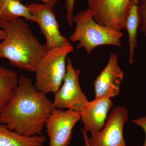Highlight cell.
Instances as JSON below:
<instances>
[{"instance_id":"1","label":"cell","mask_w":146,"mask_h":146,"mask_svg":"<svg viewBox=\"0 0 146 146\" xmlns=\"http://www.w3.org/2000/svg\"><path fill=\"white\" fill-rule=\"evenodd\" d=\"M54 108L46 94L36 89L29 78L22 75L12 97L0 113V122L22 136L42 135Z\"/></svg>"},{"instance_id":"2","label":"cell","mask_w":146,"mask_h":146,"mask_svg":"<svg viewBox=\"0 0 146 146\" xmlns=\"http://www.w3.org/2000/svg\"><path fill=\"white\" fill-rule=\"evenodd\" d=\"M6 36L0 42V58L21 70L35 72L39 60L47 52L24 20L0 22Z\"/></svg>"},{"instance_id":"3","label":"cell","mask_w":146,"mask_h":146,"mask_svg":"<svg viewBox=\"0 0 146 146\" xmlns=\"http://www.w3.org/2000/svg\"><path fill=\"white\" fill-rule=\"evenodd\" d=\"M73 21L76 27L70 36V40L72 42H79L77 48H83L88 54H91L95 48L99 46H121L123 33L97 23L88 7L74 16Z\"/></svg>"},{"instance_id":"4","label":"cell","mask_w":146,"mask_h":146,"mask_svg":"<svg viewBox=\"0 0 146 146\" xmlns=\"http://www.w3.org/2000/svg\"><path fill=\"white\" fill-rule=\"evenodd\" d=\"M74 51L72 45L47 51L39 60L35 72V86L46 95L57 93L66 72L68 55Z\"/></svg>"},{"instance_id":"5","label":"cell","mask_w":146,"mask_h":146,"mask_svg":"<svg viewBox=\"0 0 146 146\" xmlns=\"http://www.w3.org/2000/svg\"><path fill=\"white\" fill-rule=\"evenodd\" d=\"M128 120V112L125 107H115L108 117L103 129L91 133V138L82 128L84 146H126L123 131Z\"/></svg>"},{"instance_id":"6","label":"cell","mask_w":146,"mask_h":146,"mask_svg":"<svg viewBox=\"0 0 146 146\" xmlns=\"http://www.w3.org/2000/svg\"><path fill=\"white\" fill-rule=\"evenodd\" d=\"M67 68L63 84L55 94L52 102L54 108L69 110L80 112L89 103L85 94L80 85L79 69L73 67L70 58L67 59Z\"/></svg>"},{"instance_id":"7","label":"cell","mask_w":146,"mask_h":146,"mask_svg":"<svg viewBox=\"0 0 146 146\" xmlns=\"http://www.w3.org/2000/svg\"><path fill=\"white\" fill-rule=\"evenodd\" d=\"M94 20L100 25L121 31L133 0H87Z\"/></svg>"},{"instance_id":"8","label":"cell","mask_w":146,"mask_h":146,"mask_svg":"<svg viewBox=\"0 0 146 146\" xmlns=\"http://www.w3.org/2000/svg\"><path fill=\"white\" fill-rule=\"evenodd\" d=\"M35 22L39 25L46 40L47 51L71 46L67 38L60 34L56 16L52 8L44 4L27 5Z\"/></svg>"},{"instance_id":"9","label":"cell","mask_w":146,"mask_h":146,"mask_svg":"<svg viewBox=\"0 0 146 146\" xmlns=\"http://www.w3.org/2000/svg\"><path fill=\"white\" fill-rule=\"evenodd\" d=\"M80 112L54 108L46 121L49 146H68L73 128L80 120Z\"/></svg>"},{"instance_id":"10","label":"cell","mask_w":146,"mask_h":146,"mask_svg":"<svg viewBox=\"0 0 146 146\" xmlns=\"http://www.w3.org/2000/svg\"><path fill=\"white\" fill-rule=\"evenodd\" d=\"M123 77L124 72L119 66L117 55L112 52L107 65L94 82L95 99L110 98L117 96Z\"/></svg>"},{"instance_id":"11","label":"cell","mask_w":146,"mask_h":146,"mask_svg":"<svg viewBox=\"0 0 146 146\" xmlns=\"http://www.w3.org/2000/svg\"><path fill=\"white\" fill-rule=\"evenodd\" d=\"M113 106L110 98L95 99L89 101L88 105L80 112L84 130L90 133L101 131L105 125L108 112Z\"/></svg>"},{"instance_id":"12","label":"cell","mask_w":146,"mask_h":146,"mask_svg":"<svg viewBox=\"0 0 146 146\" xmlns=\"http://www.w3.org/2000/svg\"><path fill=\"white\" fill-rule=\"evenodd\" d=\"M43 135L22 136L0 122V146H45Z\"/></svg>"},{"instance_id":"13","label":"cell","mask_w":146,"mask_h":146,"mask_svg":"<svg viewBox=\"0 0 146 146\" xmlns=\"http://www.w3.org/2000/svg\"><path fill=\"white\" fill-rule=\"evenodd\" d=\"M21 17L35 22L28 7L20 0H0V22H10Z\"/></svg>"},{"instance_id":"14","label":"cell","mask_w":146,"mask_h":146,"mask_svg":"<svg viewBox=\"0 0 146 146\" xmlns=\"http://www.w3.org/2000/svg\"><path fill=\"white\" fill-rule=\"evenodd\" d=\"M18 78L15 71L0 66V113L12 97Z\"/></svg>"},{"instance_id":"15","label":"cell","mask_w":146,"mask_h":146,"mask_svg":"<svg viewBox=\"0 0 146 146\" xmlns=\"http://www.w3.org/2000/svg\"><path fill=\"white\" fill-rule=\"evenodd\" d=\"M139 0H133L129 13L125 22V29L128 35V43L129 46V63L133 62L134 51L137 44V33L139 23Z\"/></svg>"},{"instance_id":"16","label":"cell","mask_w":146,"mask_h":146,"mask_svg":"<svg viewBox=\"0 0 146 146\" xmlns=\"http://www.w3.org/2000/svg\"><path fill=\"white\" fill-rule=\"evenodd\" d=\"M138 11L140 29L146 37V0H139Z\"/></svg>"},{"instance_id":"17","label":"cell","mask_w":146,"mask_h":146,"mask_svg":"<svg viewBox=\"0 0 146 146\" xmlns=\"http://www.w3.org/2000/svg\"><path fill=\"white\" fill-rule=\"evenodd\" d=\"M76 0H66L65 9L66 10V20L67 23L71 26L73 25L74 7Z\"/></svg>"},{"instance_id":"18","label":"cell","mask_w":146,"mask_h":146,"mask_svg":"<svg viewBox=\"0 0 146 146\" xmlns=\"http://www.w3.org/2000/svg\"><path fill=\"white\" fill-rule=\"evenodd\" d=\"M132 121L136 125L141 127L144 129L145 133V139L143 146H146V116L132 120Z\"/></svg>"},{"instance_id":"19","label":"cell","mask_w":146,"mask_h":146,"mask_svg":"<svg viewBox=\"0 0 146 146\" xmlns=\"http://www.w3.org/2000/svg\"><path fill=\"white\" fill-rule=\"evenodd\" d=\"M39 1H42L44 3V4L52 8L58 2L59 0H39Z\"/></svg>"},{"instance_id":"20","label":"cell","mask_w":146,"mask_h":146,"mask_svg":"<svg viewBox=\"0 0 146 146\" xmlns=\"http://www.w3.org/2000/svg\"><path fill=\"white\" fill-rule=\"evenodd\" d=\"M6 36L5 31L2 29H0V41L4 39Z\"/></svg>"},{"instance_id":"21","label":"cell","mask_w":146,"mask_h":146,"mask_svg":"<svg viewBox=\"0 0 146 146\" xmlns=\"http://www.w3.org/2000/svg\"></svg>"}]
</instances>
